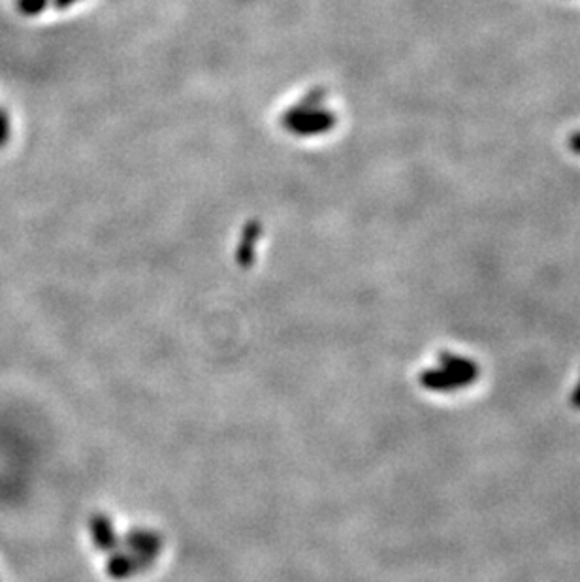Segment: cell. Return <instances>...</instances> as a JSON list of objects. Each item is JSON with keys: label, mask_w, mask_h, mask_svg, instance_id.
I'll list each match as a JSON object with an SVG mask.
<instances>
[{"label": "cell", "mask_w": 580, "mask_h": 582, "mask_svg": "<svg viewBox=\"0 0 580 582\" xmlns=\"http://www.w3.org/2000/svg\"><path fill=\"white\" fill-rule=\"evenodd\" d=\"M420 383H423L428 390H435V392H454L460 390L463 387H468L471 383H475L471 377L466 375H460L454 373L451 370H428L423 371L420 375Z\"/></svg>", "instance_id": "6da1fadb"}, {"label": "cell", "mask_w": 580, "mask_h": 582, "mask_svg": "<svg viewBox=\"0 0 580 582\" xmlns=\"http://www.w3.org/2000/svg\"><path fill=\"white\" fill-rule=\"evenodd\" d=\"M439 362H441V366L445 370H451L454 373L471 377L473 381H477V377H478V364L475 360L466 358V356H460V355H453V353H441Z\"/></svg>", "instance_id": "7a4b0ae2"}, {"label": "cell", "mask_w": 580, "mask_h": 582, "mask_svg": "<svg viewBox=\"0 0 580 582\" xmlns=\"http://www.w3.org/2000/svg\"><path fill=\"white\" fill-rule=\"evenodd\" d=\"M48 0H18V6L27 16H36L46 6Z\"/></svg>", "instance_id": "3957f363"}, {"label": "cell", "mask_w": 580, "mask_h": 582, "mask_svg": "<svg viewBox=\"0 0 580 582\" xmlns=\"http://www.w3.org/2000/svg\"><path fill=\"white\" fill-rule=\"evenodd\" d=\"M10 138V119L4 110H0V148L8 142Z\"/></svg>", "instance_id": "277c9868"}, {"label": "cell", "mask_w": 580, "mask_h": 582, "mask_svg": "<svg viewBox=\"0 0 580 582\" xmlns=\"http://www.w3.org/2000/svg\"><path fill=\"white\" fill-rule=\"evenodd\" d=\"M568 145H569V149L576 155H580V133H575L569 136L568 140Z\"/></svg>", "instance_id": "5b68a950"}, {"label": "cell", "mask_w": 580, "mask_h": 582, "mask_svg": "<svg viewBox=\"0 0 580 582\" xmlns=\"http://www.w3.org/2000/svg\"><path fill=\"white\" fill-rule=\"evenodd\" d=\"M569 403H571L573 410H580V381H578V385L573 390V394L569 398Z\"/></svg>", "instance_id": "8992f818"}]
</instances>
